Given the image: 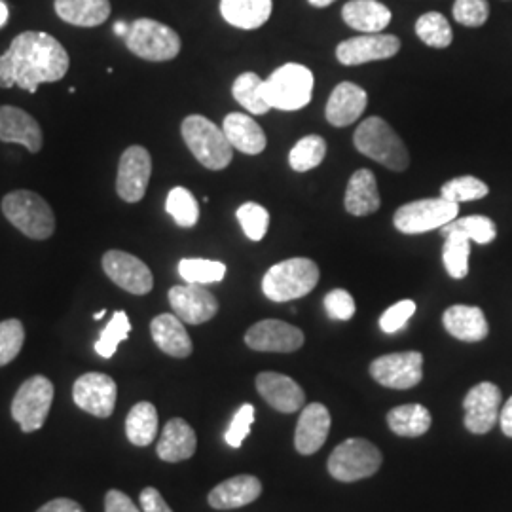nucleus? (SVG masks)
Here are the masks:
<instances>
[{"instance_id":"f257e3e1","label":"nucleus","mask_w":512,"mask_h":512,"mask_svg":"<svg viewBox=\"0 0 512 512\" xmlns=\"http://www.w3.org/2000/svg\"><path fill=\"white\" fill-rule=\"evenodd\" d=\"M69 54L48 33L25 31L0 55V88L37 93L40 84H50L69 73Z\"/></svg>"},{"instance_id":"f03ea898","label":"nucleus","mask_w":512,"mask_h":512,"mask_svg":"<svg viewBox=\"0 0 512 512\" xmlns=\"http://www.w3.org/2000/svg\"><path fill=\"white\" fill-rule=\"evenodd\" d=\"M353 143L366 158L385 165L391 171H404L410 165V154L403 139L378 116L366 118L355 131Z\"/></svg>"},{"instance_id":"7ed1b4c3","label":"nucleus","mask_w":512,"mask_h":512,"mask_svg":"<svg viewBox=\"0 0 512 512\" xmlns=\"http://www.w3.org/2000/svg\"><path fill=\"white\" fill-rule=\"evenodd\" d=\"M319 283V268L310 258L274 264L262 279V293L272 302H291L310 294Z\"/></svg>"},{"instance_id":"20e7f679","label":"nucleus","mask_w":512,"mask_h":512,"mask_svg":"<svg viewBox=\"0 0 512 512\" xmlns=\"http://www.w3.org/2000/svg\"><path fill=\"white\" fill-rule=\"evenodd\" d=\"M184 143L194 154V158L211 171L226 169L232 164L234 147L224 135V129L217 128L209 118L192 114L184 118L183 126Z\"/></svg>"},{"instance_id":"39448f33","label":"nucleus","mask_w":512,"mask_h":512,"mask_svg":"<svg viewBox=\"0 0 512 512\" xmlns=\"http://www.w3.org/2000/svg\"><path fill=\"white\" fill-rule=\"evenodd\" d=\"M2 213L27 238L42 241L54 236V211L44 198L31 190L6 194L2 200Z\"/></svg>"},{"instance_id":"423d86ee","label":"nucleus","mask_w":512,"mask_h":512,"mask_svg":"<svg viewBox=\"0 0 512 512\" xmlns=\"http://www.w3.org/2000/svg\"><path fill=\"white\" fill-rule=\"evenodd\" d=\"M313 73L298 63H287L264 80V99L270 109L300 110L308 107L313 93Z\"/></svg>"},{"instance_id":"0eeeda50","label":"nucleus","mask_w":512,"mask_h":512,"mask_svg":"<svg viewBox=\"0 0 512 512\" xmlns=\"http://www.w3.org/2000/svg\"><path fill=\"white\" fill-rule=\"evenodd\" d=\"M126 46L131 54L147 61H171L181 52V37L156 19H137L129 27Z\"/></svg>"},{"instance_id":"6e6552de","label":"nucleus","mask_w":512,"mask_h":512,"mask_svg":"<svg viewBox=\"0 0 512 512\" xmlns=\"http://www.w3.org/2000/svg\"><path fill=\"white\" fill-rule=\"evenodd\" d=\"M382 467V452L365 439L344 440L329 458V473L340 482H357L376 475Z\"/></svg>"},{"instance_id":"1a4fd4ad","label":"nucleus","mask_w":512,"mask_h":512,"mask_svg":"<svg viewBox=\"0 0 512 512\" xmlns=\"http://www.w3.org/2000/svg\"><path fill=\"white\" fill-rule=\"evenodd\" d=\"M458 203L440 198H425L418 202L404 203L395 213V228L406 236H418L442 228L458 219Z\"/></svg>"},{"instance_id":"9d476101","label":"nucleus","mask_w":512,"mask_h":512,"mask_svg":"<svg viewBox=\"0 0 512 512\" xmlns=\"http://www.w3.org/2000/svg\"><path fill=\"white\" fill-rule=\"evenodd\" d=\"M54 403V384L46 376H33L23 382L12 401V416L23 433L38 431Z\"/></svg>"},{"instance_id":"9b49d317","label":"nucleus","mask_w":512,"mask_h":512,"mask_svg":"<svg viewBox=\"0 0 512 512\" xmlns=\"http://www.w3.org/2000/svg\"><path fill=\"white\" fill-rule=\"evenodd\" d=\"M370 376L389 389H412L423 378V355L420 351H404L378 357L370 365Z\"/></svg>"},{"instance_id":"f8f14e48","label":"nucleus","mask_w":512,"mask_h":512,"mask_svg":"<svg viewBox=\"0 0 512 512\" xmlns=\"http://www.w3.org/2000/svg\"><path fill=\"white\" fill-rule=\"evenodd\" d=\"M152 175V158L147 148L133 145L129 147L118 165L116 192L126 203L141 202L147 194Z\"/></svg>"},{"instance_id":"ddd939ff","label":"nucleus","mask_w":512,"mask_h":512,"mask_svg":"<svg viewBox=\"0 0 512 512\" xmlns=\"http://www.w3.org/2000/svg\"><path fill=\"white\" fill-rule=\"evenodd\" d=\"M116 395V382L101 372H88L74 382V404L95 418H109L116 406Z\"/></svg>"},{"instance_id":"4468645a","label":"nucleus","mask_w":512,"mask_h":512,"mask_svg":"<svg viewBox=\"0 0 512 512\" xmlns=\"http://www.w3.org/2000/svg\"><path fill=\"white\" fill-rule=\"evenodd\" d=\"M103 270L109 275L110 281L116 283L120 289L137 296H143L152 291L154 275L147 264L124 251H109L103 256Z\"/></svg>"},{"instance_id":"2eb2a0df","label":"nucleus","mask_w":512,"mask_h":512,"mask_svg":"<svg viewBox=\"0 0 512 512\" xmlns=\"http://www.w3.org/2000/svg\"><path fill=\"white\" fill-rule=\"evenodd\" d=\"M169 304L175 315L188 325H202L211 321L219 311V300L203 285H177L169 291Z\"/></svg>"},{"instance_id":"dca6fc26","label":"nucleus","mask_w":512,"mask_h":512,"mask_svg":"<svg viewBox=\"0 0 512 512\" xmlns=\"http://www.w3.org/2000/svg\"><path fill=\"white\" fill-rule=\"evenodd\" d=\"M465 427L475 433L484 435L494 429L495 423L499 421V408H501V391L492 382H482L475 385L465 401Z\"/></svg>"},{"instance_id":"f3484780","label":"nucleus","mask_w":512,"mask_h":512,"mask_svg":"<svg viewBox=\"0 0 512 512\" xmlns=\"http://www.w3.org/2000/svg\"><path fill=\"white\" fill-rule=\"evenodd\" d=\"M401 40L395 35L374 33V35H361V37L344 40L336 48V57L342 65L355 67L370 61H382L399 54Z\"/></svg>"},{"instance_id":"a211bd4d","label":"nucleus","mask_w":512,"mask_h":512,"mask_svg":"<svg viewBox=\"0 0 512 512\" xmlns=\"http://www.w3.org/2000/svg\"><path fill=\"white\" fill-rule=\"evenodd\" d=\"M245 344L255 351L293 353L304 346V332L285 321L266 319L247 330Z\"/></svg>"},{"instance_id":"6ab92c4d","label":"nucleus","mask_w":512,"mask_h":512,"mask_svg":"<svg viewBox=\"0 0 512 512\" xmlns=\"http://www.w3.org/2000/svg\"><path fill=\"white\" fill-rule=\"evenodd\" d=\"M256 389L266 403L283 414H294L306 403L304 389L291 376L279 372H260L256 376Z\"/></svg>"},{"instance_id":"aec40b11","label":"nucleus","mask_w":512,"mask_h":512,"mask_svg":"<svg viewBox=\"0 0 512 512\" xmlns=\"http://www.w3.org/2000/svg\"><path fill=\"white\" fill-rule=\"evenodd\" d=\"M330 431V412L327 406L311 403L304 406L294 431V446L302 456H311L327 442Z\"/></svg>"},{"instance_id":"412c9836","label":"nucleus","mask_w":512,"mask_h":512,"mask_svg":"<svg viewBox=\"0 0 512 512\" xmlns=\"http://www.w3.org/2000/svg\"><path fill=\"white\" fill-rule=\"evenodd\" d=\"M368 105L365 90L353 82L338 84L327 101V120L334 128H346L361 118Z\"/></svg>"},{"instance_id":"4be33fe9","label":"nucleus","mask_w":512,"mask_h":512,"mask_svg":"<svg viewBox=\"0 0 512 512\" xmlns=\"http://www.w3.org/2000/svg\"><path fill=\"white\" fill-rule=\"evenodd\" d=\"M0 141L23 145L29 152L42 148V129L37 120L18 107H0Z\"/></svg>"},{"instance_id":"5701e85b","label":"nucleus","mask_w":512,"mask_h":512,"mask_svg":"<svg viewBox=\"0 0 512 512\" xmlns=\"http://www.w3.org/2000/svg\"><path fill=\"white\" fill-rule=\"evenodd\" d=\"M262 494V484L256 476L239 475L215 486L209 494V505L217 511H232L256 501Z\"/></svg>"},{"instance_id":"b1692460","label":"nucleus","mask_w":512,"mask_h":512,"mask_svg":"<svg viewBox=\"0 0 512 512\" xmlns=\"http://www.w3.org/2000/svg\"><path fill=\"white\" fill-rule=\"evenodd\" d=\"M222 129H224V135L230 141V145L247 156H256L266 150V145H268L266 133L256 124L255 118H251L249 114L230 112L224 118Z\"/></svg>"},{"instance_id":"393cba45","label":"nucleus","mask_w":512,"mask_h":512,"mask_svg":"<svg viewBox=\"0 0 512 512\" xmlns=\"http://www.w3.org/2000/svg\"><path fill=\"white\" fill-rule=\"evenodd\" d=\"M196 448V431L181 418H173L165 423L164 433L160 437L156 452L158 458L164 459L167 463H179L192 458L196 454Z\"/></svg>"},{"instance_id":"a878e982","label":"nucleus","mask_w":512,"mask_h":512,"mask_svg":"<svg viewBox=\"0 0 512 512\" xmlns=\"http://www.w3.org/2000/svg\"><path fill=\"white\" fill-rule=\"evenodd\" d=\"M442 323L461 342H482L490 332L484 311L476 306H452L444 311Z\"/></svg>"},{"instance_id":"bb28decb","label":"nucleus","mask_w":512,"mask_h":512,"mask_svg":"<svg viewBox=\"0 0 512 512\" xmlns=\"http://www.w3.org/2000/svg\"><path fill=\"white\" fill-rule=\"evenodd\" d=\"M150 334L156 346L175 359H186L192 353V340L183 321L173 313H162L150 323Z\"/></svg>"},{"instance_id":"cd10ccee","label":"nucleus","mask_w":512,"mask_h":512,"mask_svg":"<svg viewBox=\"0 0 512 512\" xmlns=\"http://www.w3.org/2000/svg\"><path fill=\"white\" fill-rule=\"evenodd\" d=\"M344 205H346V211L353 217H366L380 209L382 200H380L378 183L372 171L359 169L351 175Z\"/></svg>"},{"instance_id":"c85d7f7f","label":"nucleus","mask_w":512,"mask_h":512,"mask_svg":"<svg viewBox=\"0 0 512 512\" xmlns=\"http://www.w3.org/2000/svg\"><path fill=\"white\" fill-rule=\"evenodd\" d=\"M342 18L351 29L363 35H374L384 33L391 23V10L378 0H351L342 8Z\"/></svg>"},{"instance_id":"c756f323","label":"nucleus","mask_w":512,"mask_h":512,"mask_svg":"<svg viewBox=\"0 0 512 512\" xmlns=\"http://www.w3.org/2000/svg\"><path fill=\"white\" fill-rule=\"evenodd\" d=\"M272 0H220V14L230 25L253 31L272 16Z\"/></svg>"},{"instance_id":"7c9ffc66","label":"nucleus","mask_w":512,"mask_h":512,"mask_svg":"<svg viewBox=\"0 0 512 512\" xmlns=\"http://www.w3.org/2000/svg\"><path fill=\"white\" fill-rule=\"evenodd\" d=\"M55 14L76 27H97L110 16L109 0H55Z\"/></svg>"},{"instance_id":"2f4dec72","label":"nucleus","mask_w":512,"mask_h":512,"mask_svg":"<svg viewBox=\"0 0 512 512\" xmlns=\"http://www.w3.org/2000/svg\"><path fill=\"white\" fill-rule=\"evenodd\" d=\"M387 425L399 437L416 439L429 431L431 414L421 404H403V406L389 410Z\"/></svg>"},{"instance_id":"473e14b6","label":"nucleus","mask_w":512,"mask_h":512,"mask_svg":"<svg viewBox=\"0 0 512 512\" xmlns=\"http://www.w3.org/2000/svg\"><path fill=\"white\" fill-rule=\"evenodd\" d=\"M126 435L135 446H148L158 435V412L152 403L135 404L126 418Z\"/></svg>"},{"instance_id":"72a5a7b5","label":"nucleus","mask_w":512,"mask_h":512,"mask_svg":"<svg viewBox=\"0 0 512 512\" xmlns=\"http://www.w3.org/2000/svg\"><path fill=\"white\" fill-rule=\"evenodd\" d=\"M232 95L251 114H266L270 110V105L264 99V80L258 74H239L232 86Z\"/></svg>"},{"instance_id":"f704fd0d","label":"nucleus","mask_w":512,"mask_h":512,"mask_svg":"<svg viewBox=\"0 0 512 512\" xmlns=\"http://www.w3.org/2000/svg\"><path fill=\"white\" fill-rule=\"evenodd\" d=\"M444 249L442 260L446 266V272L454 279H463L469 274V255H471V239L465 238L459 232L444 234Z\"/></svg>"},{"instance_id":"c9c22d12","label":"nucleus","mask_w":512,"mask_h":512,"mask_svg":"<svg viewBox=\"0 0 512 512\" xmlns=\"http://www.w3.org/2000/svg\"><path fill=\"white\" fill-rule=\"evenodd\" d=\"M165 211L181 228H192L198 224V219H200L198 200L184 186H175L173 190H169L167 200H165Z\"/></svg>"},{"instance_id":"e433bc0d","label":"nucleus","mask_w":512,"mask_h":512,"mask_svg":"<svg viewBox=\"0 0 512 512\" xmlns=\"http://www.w3.org/2000/svg\"><path fill=\"white\" fill-rule=\"evenodd\" d=\"M327 156V143L321 135H306L294 145L289 154V164L296 173H306L323 164Z\"/></svg>"},{"instance_id":"4c0bfd02","label":"nucleus","mask_w":512,"mask_h":512,"mask_svg":"<svg viewBox=\"0 0 512 512\" xmlns=\"http://www.w3.org/2000/svg\"><path fill=\"white\" fill-rule=\"evenodd\" d=\"M179 274L186 283L209 285V283H220L226 277V266L219 260L183 258L179 262Z\"/></svg>"},{"instance_id":"58836bf2","label":"nucleus","mask_w":512,"mask_h":512,"mask_svg":"<svg viewBox=\"0 0 512 512\" xmlns=\"http://www.w3.org/2000/svg\"><path fill=\"white\" fill-rule=\"evenodd\" d=\"M416 35L431 48H448L454 40L448 19L439 12H427L416 21Z\"/></svg>"},{"instance_id":"ea45409f","label":"nucleus","mask_w":512,"mask_h":512,"mask_svg":"<svg viewBox=\"0 0 512 512\" xmlns=\"http://www.w3.org/2000/svg\"><path fill=\"white\" fill-rule=\"evenodd\" d=\"M442 236L448 232H459L465 238L475 241L478 245H488L497 238V228L494 220L482 215H473V217H463V219L452 220L450 224L442 226Z\"/></svg>"},{"instance_id":"a19ab883","label":"nucleus","mask_w":512,"mask_h":512,"mask_svg":"<svg viewBox=\"0 0 512 512\" xmlns=\"http://www.w3.org/2000/svg\"><path fill=\"white\" fill-rule=\"evenodd\" d=\"M131 332V323H129L128 313L126 311H116L109 321V325L101 330L99 340L95 342V351L99 357L110 359L114 357L118 346L128 340Z\"/></svg>"},{"instance_id":"79ce46f5","label":"nucleus","mask_w":512,"mask_h":512,"mask_svg":"<svg viewBox=\"0 0 512 512\" xmlns=\"http://www.w3.org/2000/svg\"><path fill=\"white\" fill-rule=\"evenodd\" d=\"M490 192L488 184L482 183L480 179L465 175V177H458L452 179L446 184H442L440 188V196L444 200L452 203L475 202V200H482L486 198Z\"/></svg>"},{"instance_id":"37998d69","label":"nucleus","mask_w":512,"mask_h":512,"mask_svg":"<svg viewBox=\"0 0 512 512\" xmlns=\"http://www.w3.org/2000/svg\"><path fill=\"white\" fill-rule=\"evenodd\" d=\"M239 224L245 232V236L251 241H262L268 226H270V213L266 207H262L260 203H243L236 213Z\"/></svg>"},{"instance_id":"c03bdc74","label":"nucleus","mask_w":512,"mask_h":512,"mask_svg":"<svg viewBox=\"0 0 512 512\" xmlns=\"http://www.w3.org/2000/svg\"><path fill=\"white\" fill-rule=\"evenodd\" d=\"M25 342V329L18 319L0 323V366L12 363Z\"/></svg>"},{"instance_id":"a18cd8bd","label":"nucleus","mask_w":512,"mask_h":512,"mask_svg":"<svg viewBox=\"0 0 512 512\" xmlns=\"http://www.w3.org/2000/svg\"><path fill=\"white\" fill-rule=\"evenodd\" d=\"M490 18L488 0H456L454 19L465 27H482Z\"/></svg>"},{"instance_id":"49530a36","label":"nucleus","mask_w":512,"mask_h":512,"mask_svg":"<svg viewBox=\"0 0 512 512\" xmlns=\"http://www.w3.org/2000/svg\"><path fill=\"white\" fill-rule=\"evenodd\" d=\"M253 423H255V406L253 404L239 406V410L236 412L232 423H230L224 439L232 448H239L243 444V440L249 437Z\"/></svg>"},{"instance_id":"de8ad7c7","label":"nucleus","mask_w":512,"mask_h":512,"mask_svg":"<svg viewBox=\"0 0 512 512\" xmlns=\"http://www.w3.org/2000/svg\"><path fill=\"white\" fill-rule=\"evenodd\" d=\"M414 313H416V304L412 300H401V302L393 304L380 317V327L387 334H395L406 327V323L412 319Z\"/></svg>"},{"instance_id":"09e8293b","label":"nucleus","mask_w":512,"mask_h":512,"mask_svg":"<svg viewBox=\"0 0 512 512\" xmlns=\"http://www.w3.org/2000/svg\"><path fill=\"white\" fill-rule=\"evenodd\" d=\"M325 310L330 319L349 321L355 315V300L346 289H334L325 296Z\"/></svg>"},{"instance_id":"8fccbe9b","label":"nucleus","mask_w":512,"mask_h":512,"mask_svg":"<svg viewBox=\"0 0 512 512\" xmlns=\"http://www.w3.org/2000/svg\"><path fill=\"white\" fill-rule=\"evenodd\" d=\"M105 512H141L135 503L131 501V497L120 492V490H110L105 497Z\"/></svg>"},{"instance_id":"3c124183","label":"nucleus","mask_w":512,"mask_h":512,"mask_svg":"<svg viewBox=\"0 0 512 512\" xmlns=\"http://www.w3.org/2000/svg\"><path fill=\"white\" fill-rule=\"evenodd\" d=\"M139 499H141L143 512H173L156 488H145L139 495Z\"/></svg>"},{"instance_id":"603ef678","label":"nucleus","mask_w":512,"mask_h":512,"mask_svg":"<svg viewBox=\"0 0 512 512\" xmlns=\"http://www.w3.org/2000/svg\"><path fill=\"white\" fill-rule=\"evenodd\" d=\"M37 512H84V509L73 499L59 497V499H54V501L42 505Z\"/></svg>"},{"instance_id":"864d4df0","label":"nucleus","mask_w":512,"mask_h":512,"mask_svg":"<svg viewBox=\"0 0 512 512\" xmlns=\"http://www.w3.org/2000/svg\"><path fill=\"white\" fill-rule=\"evenodd\" d=\"M499 423H501V431L512 439V397L503 406V410L499 414Z\"/></svg>"},{"instance_id":"5fc2aeb1","label":"nucleus","mask_w":512,"mask_h":512,"mask_svg":"<svg viewBox=\"0 0 512 512\" xmlns=\"http://www.w3.org/2000/svg\"><path fill=\"white\" fill-rule=\"evenodd\" d=\"M129 27H131V25H128L126 21H118V23H114V33H116L118 37L126 38L128 37Z\"/></svg>"},{"instance_id":"6e6d98bb","label":"nucleus","mask_w":512,"mask_h":512,"mask_svg":"<svg viewBox=\"0 0 512 512\" xmlns=\"http://www.w3.org/2000/svg\"><path fill=\"white\" fill-rule=\"evenodd\" d=\"M8 16H10V12H8V6H6V4L0 0V27H4V25H6Z\"/></svg>"},{"instance_id":"4d7b16f0","label":"nucleus","mask_w":512,"mask_h":512,"mask_svg":"<svg viewBox=\"0 0 512 512\" xmlns=\"http://www.w3.org/2000/svg\"><path fill=\"white\" fill-rule=\"evenodd\" d=\"M308 2H310L311 6H315V8H327L336 0H308Z\"/></svg>"},{"instance_id":"13d9d810","label":"nucleus","mask_w":512,"mask_h":512,"mask_svg":"<svg viewBox=\"0 0 512 512\" xmlns=\"http://www.w3.org/2000/svg\"><path fill=\"white\" fill-rule=\"evenodd\" d=\"M105 315H107V310H99L95 315H93V319H95V321H99V319H103Z\"/></svg>"}]
</instances>
